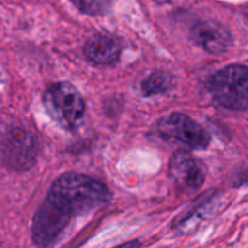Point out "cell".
Returning <instances> with one entry per match:
<instances>
[{
    "label": "cell",
    "instance_id": "ba28073f",
    "mask_svg": "<svg viewBox=\"0 0 248 248\" xmlns=\"http://www.w3.org/2000/svg\"><path fill=\"white\" fill-rule=\"evenodd\" d=\"M84 52L87 60L97 65H113L121 55V44L118 38L108 33H97L86 41Z\"/></svg>",
    "mask_w": 248,
    "mask_h": 248
},
{
    "label": "cell",
    "instance_id": "277c9868",
    "mask_svg": "<svg viewBox=\"0 0 248 248\" xmlns=\"http://www.w3.org/2000/svg\"><path fill=\"white\" fill-rule=\"evenodd\" d=\"M157 131L169 140H177L193 149H203L210 144L207 131L195 120L184 114H171L157 121Z\"/></svg>",
    "mask_w": 248,
    "mask_h": 248
},
{
    "label": "cell",
    "instance_id": "9c48e42d",
    "mask_svg": "<svg viewBox=\"0 0 248 248\" xmlns=\"http://www.w3.org/2000/svg\"><path fill=\"white\" fill-rule=\"evenodd\" d=\"M173 82V77L170 73L164 70H157L148 75L140 84V91L144 96H156V94L164 93Z\"/></svg>",
    "mask_w": 248,
    "mask_h": 248
},
{
    "label": "cell",
    "instance_id": "7c38bea8",
    "mask_svg": "<svg viewBox=\"0 0 248 248\" xmlns=\"http://www.w3.org/2000/svg\"><path fill=\"white\" fill-rule=\"evenodd\" d=\"M154 1L159 2V4H165V2H170L171 0H154Z\"/></svg>",
    "mask_w": 248,
    "mask_h": 248
},
{
    "label": "cell",
    "instance_id": "52a82bcc",
    "mask_svg": "<svg viewBox=\"0 0 248 248\" xmlns=\"http://www.w3.org/2000/svg\"><path fill=\"white\" fill-rule=\"evenodd\" d=\"M190 39L210 53L219 55L232 45V35L222 24L215 21H198L190 28Z\"/></svg>",
    "mask_w": 248,
    "mask_h": 248
},
{
    "label": "cell",
    "instance_id": "6da1fadb",
    "mask_svg": "<svg viewBox=\"0 0 248 248\" xmlns=\"http://www.w3.org/2000/svg\"><path fill=\"white\" fill-rule=\"evenodd\" d=\"M109 199L110 191L103 182L86 174H62L34 215V244L40 248L51 247L75 217L96 210Z\"/></svg>",
    "mask_w": 248,
    "mask_h": 248
},
{
    "label": "cell",
    "instance_id": "30bf717a",
    "mask_svg": "<svg viewBox=\"0 0 248 248\" xmlns=\"http://www.w3.org/2000/svg\"><path fill=\"white\" fill-rule=\"evenodd\" d=\"M79 11L89 16H101L110 10L113 0H70Z\"/></svg>",
    "mask_w": 248,
    "mask_h": 248
},
{
    "label": "cell",
    "instance_id": "5b68a950",
    "mask_svg": "<svg viewBox=\"0 0 248 248\" xmlns=\"http://www.w3.org/2000/svg\"><path fill=\"white\" fill-rule=\"evenodd\" d=\"M0 156L14 169H28L36 159L35 138L23 128H12L0 142Z\"/></svg>",
    "mask_w": 248,
    "mask_h": 248
},
{
    "label": "cell",
    "instance_id": "7a4b0ae2",
    "mask_svg": "<svg viewBox=\"0 0 248 248\" xmlns=\"http://www.w3.org/2000/svg\"><path fill=\"white\" fill-rule=\"evenodd\" d=\"M207 89L219 106L230 110H246L248 106V73L245 65H228L216 72Z\"/></svg>",
    "mask_w": 248,
    "mask_h": 248
},
{
    "label": "cell",
    "instance_id": "8fae6325",
    "mask_svg": "<svg viewBox=\"0 0 248 248\" xmlns=\"http://www.w3.org/2000/svg\"><path fill=\"white\" fill-rule=\"evenodd\" d=\"M140 242L138 240H133V241H128L126 244L119 245V246L114 247V248H140Z\"/></svg>",
    "mask_w": 248,
    "mask_h": 248
},
{
    "label": "cell",
    "instance_id": "8992f818",
    "mask_svg": "<svg viewBox=\"0 0 248 248\" xmlns=\"http://www.w3.org/2000/svg\"><path fill=\"white\" fill-rule=\"evenodd\" d=\"M170 177L183 193H193L205 182L206 170L202 162L188 152L174 153L170 160Z\"/></svg>",
    "mask_w": 248,
    "mask_h": 248
},
{
    "label": "cell",
    "instance_id": "3957f363",
    "mask_svg": "<svg viewBox=\"0 0 248 248\" xmlns=\"http://www.w3.org/2000/svg\"><path fill=\"white\" fill-rule=\"evenodd\" d=\"M44 104L53 120L65 130H74L84 118V98L77 87L67 81L51 85L44 93Z\"/></svg>",
    "mask_w": 248,
    "mask_h": 248
}]
</instances>
